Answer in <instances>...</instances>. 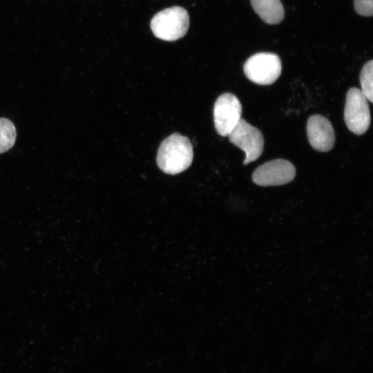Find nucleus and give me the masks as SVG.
<instances>
[{
  "mask_svg": "<svg viewBox=\"0 0 373 373\" xmlns=\"http://www.w3.org/2000/svg\"><path fill=\"white\" fill-rule=\"evenodd\" d=\"M193 158V146L189 138L175 133L162 142L156 161L164 173L175 175L187 169Z\"/></svg>",
  "mask_w": 373,
  "mask_h": 373,
  "instance_id": "f257e3e1",
  "label": "nucleus"
},
{
  "mask_svg": "<svg viewBox=\"0 0 373 373\" xmlns=\"http://www.w3.org/2000/svg\"><path fill=\"white\" fill-rule=\"evenodd\" d=\"M189 26V16L182 7L173 6L162 10L153 16L151 28L158 39L173 41L184 37Z\"/></svg>",
  "mask_w": 373,
  "mask_h": 373,
  "instance_id": "f03ea898",
  "label": "nucleus"
},
{
  "mask_svg": "<svg viewBox=\"0 0 373 373\" xmlns=\"http://www.w3.org/2000/svg\"><path fill=\"white\" fill-rule=\"evenodd\" d=\"M279 57L271 52H258L251 56L245 63L243 70L247 77L260 85H269L281 73Z\"/></svg>",
  "mask_w": 373,
  "mask_h": 373,
  "instance_id": "7ed1b4c3",
  "label": "nucleus"
},
{
  "mask_svg": "<svg viewBox=\"0 0 373 373\" xmlns=\"http://www.w3.org/2000/svg\"><path fill=\"white\" fill-rule=\"evenodd\" d=\"M367 99L357 88L347 93L344 119L350 131L356 135L366 132L370 124V112Z\"/></svg>",
  "mask_w": 373,
  "mask_h": 373,
  "instance_id": "20e7f679",
  "label": "nucleus"
},
{
  "mask_svg": "<svg viewBox=\"0 0 373 373\" xmlns=\"http://www.w3.org/2000/svg\"><path fill=\"white\" fill-rule=\"evenodd\" d=\"M229 141L245 153L244 164L257 160L263 151L264 138L261 131L240 119L229 133Z\"/></svg>",
  "mask_w": 373,
  "mask_h": 373,
  "instance_id": "39448f33",
  "label": "nucleus"
},
{
  "mask_svg": "<svg viewBox=\"0 0 373 373\" xmlns=\"http://www.w3.org/2000/svg\"><path fill=\"white\" fill-rule=\"evenodd\" d=\"M242 105L236 95L226 93L216 99L213 108L215 128L221 136H228L241 119Z\"/></svg>",
  "mask_w": 373,
  "mask_h": 373,
  "instance_id": "423d86ee",
  "label": "nucleus"
},
{
  "mask_svg": "<svg viewBox=\"0 0 373 373\" xmlns=\"http://www.w3.org/2000/svg\"><path fill=\"white\" fill-rule=\"evenodd\" d=\"M295 175L296 169L291 162L276 159L258 166L252 174V180L259 186H278L290 182Z\"/></svg>",
  "mask_w": 373,
  "mask_h": 373,
  "instance_id": "0eeeda50",
  "label": "nucleus"
},
{
  "mask_svg": "<svg viewBox=\"0 0 373 373\" xmlns=\"http://www.w3.org/2000/svg\"><path fill=\"white\" fill-rule=\"evenodd\" d=\"M307 135L311 146L316 151H330L335 142V134L331 122L321 115L310 116L307 123Z\"/></svg>",
  "mask_w": 373,
  "mask_h": 373,
  "instance_id": "6e6552de",
  "label": "nucleus"
},
{
  "mask_svg": "<svg viewBox=\"0 0 373 373\" xmlns=\"http://www.w3.org/2000/svg\"><path fill=\"white\" fill-rule=\"evenodd\" d=\"M254 11L268 24H278L284 18V8L280 0H251Z\"/></svg>",
  "mask_w": 373,
  "mask_h": 373,
  "instance_id": "1a4fd4ad",
  "label": "nucleus"
},
{
  "mask_svg": "<svg viewBox=\"0 0 373 373\" xmlns=\"http://www.w3.org/2000/svg\"><path fill=\"white\" fill-rule=\"evenodd\" d=\"M17 132L13 123L7 118H0V153L8 151L15 144Z\"/></svg>",
  "mask_w": 373,
  "mask_h": 373,
  "instance_id": "9d476101",
  "label": "nucleus"
},
{
  "mask_svg": "<svg viewBox=\"0 0 373 373\" xmlns=\"http://www.w3.org/2000/svg\"><path fill=\"white\" fill-rule=\"evenodd\" d=\"M372 74L373 61L370 60L365 64L360 74L361 90L370 102H372L373 99Z\"/></svg>",
  "mask_w": 373,
  "mask_h": 373,
  "instance_id": "9b49d317",
  "label": "nucleus"
},
{
  "mask_svg": "<svg viewBox=\"0 0 373 373\" xmlns=\"http://www.w3.org/2000/svg\"><path fill=\"white\" fill-rule=\"evenodd\" d=\"M373 0H354L356 12L362 16L369 17L373 14Z\"/></svg>",
  "mask_w": 373,
  "mask_h": 373,
  "instance_id": "f8f14e48",
  "label": "nucleus"
}]
</instances>
